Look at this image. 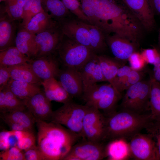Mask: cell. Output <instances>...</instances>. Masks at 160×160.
<instances>
[{"label":"cell","mask_w":160,"mask_h":160,"mask_svg":"<svg viewBox=\"0 0 160 160\" xmlns=\"http://www.w3.org/2000/svg\"><path fill=\"white\" fill-rule=\"evenodd\" d=\"M92 25L105 35L113 33L138 45L144 29L121 0H100Z\"/></svg>","instance_id":"1"},{"label":"cell","mask_w":160,"mask_h":160,"mask_svg":"<svg viewBox=\"0 0 160 160\" xmlns=\"http://www.w3.org/2000/svg\"><path fill=\"white\" fill-rule=\"evenodd\" d=\"M37 146L46 160H62L81 138L63 126L35 119Z\"/></svg>","instance_id":"2"},{"label":"cell","mask_w":160,"mask_h":160,"mask_svg":"<svg viewBox=\"0 0 160 160\" xmlns=\"http://www.w3.org/2000/svg\"><path fill=\"white\" fill-rule=\"evenodd\" d=\"M151 120L150 113L140 114L123 109L115 111L105 116L103 141L130 138L145 129Z\"/></svg>","instance_id":"3"},{"label":"cell","mask_w":160,"mask_h":160,"mask_svg":"<svg viewBox=\"0 0 160 160\" xmlns=\"http://www.w3.org/2000/svg\"><path fill=\"white\" fill-rule=\"evenodd\" d=\"M81 97L85 105L101 110L107 115L115 111L122 95L109 83L96 84L84 89Z\"/></svg>","instance_id":"4"},{"label":"cell","mask_w":160,"mask_h":160,"mask_svg":"<svg viewBox=\"0 0 160 160\" xmlns=\"http://www.w3.org/2000/svg\"><path fill=\"white\" fill-rule=\"evenodd\" d=\"M56 54L65 68L78 71L87 62L97 55L90 48L64 35Z\"/></svg>","instance_id":"5"},{"label":"cell","mask_w":160,"mask_h":160,"mask_svg":"<svg viewBox=\"0 0 160 160\" xmlns=\"http://www.w3.org/2000/svg\"><path fill=\"white\" fill-rule=\"evenodd\" d=\"M88 107L72 101L53 111L49 121L59 124L83 138V122Z\"/></svg>","instance_id":"6"},{"label":"cell","mask_w":160,"mask_h":160,"mask_svg":"<svg viewBox=\"0 0 160 160\" xmlns=\"http://www.w3.org/2000/svg\"><path fill=\"white\" fill-rule=\"evenodd\" d=\"M151 82L142 80L127 89L122 97L121 109L144 114L149 111Z\"/></svg>","instance_id":"7"},{"label":"cell","mask_w":160,"mask_h":160,"mask_svg":"<svg viewBox=\"0 0 160 160\" xmlns=\"http://www.w3.org/2000/svg\"><path fill=\"white\" fill-rule=\"evenodd\" d=\"M64 35L59 23L55 26L36 34L35 54L33 58L56 53Z\"/></svg>","instance_id":"8"},{"label":"cell","mask_w":160,"mask_h":160,"mask_svg":"<svg viewBox=\"0 0 160 160\" xmlns=\"http://www.w3.org/2000/svg\"><path fill=\"white\" fill-rule=\"evenodd\" d=\"M83 140L74 144L63 160H101L106 157V145Z\"/></svg>","instance_id":"9"},{"label":"cell","mask_w":160,"mask_h":160,"mask_svg":"<svg viewBox=\"0 0 160 160\" xmlns=\"http://www.w3.org/2000/svg\"><path fill=\"white\" fill-rule=\"evenodd\" d=\"M105 120V116L99 110L88 107L83 122V139L96 142L103 141Z\"/></svg>","instance_id":"10"},{"label":"cell","mask_w":160,"mask_h":160,"mask_svg":"<svg viewBox=\"0 0 160 160\" xmlns=\"http://www.w3.org/2000/svg\"><path fill=\"white\" fill-rule=\"evenodd\" d=\"M128 143L131 157L137 160H157L155 142L149 134H135Z\"/></svg>","instance_id":"11"},{"label":"cell","mask_w":160,"mask_h":160,"mask_svg":"<svg viewBox=\"0 0 160 160\" xmlns=\"http://www.w3.org/2000/svg\"><path fill=\"white\" fill-rule=\"evenodd\" d=\"M59 23L64 35L91 48L88 23L79 19L74 15L65 19Z\"/></svg>","instance_id":"12"},{"label":"cell","mask_w":160,"mask_h":160,"mask_svg":"<svg viewBox=\"0 0 160 160\" xmlns=\"http://www.w3.org/2000/svg\"><path fill=\"white\" fill-rule=\"evenodd\" d=\"M56 53L30 59L28 63L36 75L42 81L57 77L60 69Z\"/></svg>","instance_id":"13"},{"label":"cell","mask_w":160,"mask_h":160,"mask_svg":"<svg viewBox=\"0 0 160 160\" xmlns=\"http://www.w3.org/2000/svg\"><path fill=\"white\" fill-rule=\"evenodd\" d=\"M105 35L106 41L114 58L125 64L139 45L116 34Z\"/></svg>","instance_id":"14"},{"label":"cell","mask_w":160,"mask_h":160,"mask_svg":"<svg viewBox=\"0 0 160 160\" xmlns=\"http://www.w3.org/2000/svg\"><path fill=\"white\" fill-rule=\"evenodd\" d=\"M140 21L144 29L153 30L156 26L154 13L149 0H121Z\"/></svg>","instance_id":"15"},{"label":"cell","mask_w":160,"mask_h":160,"mask_svg":"<svg viewBox=\"0 0 160 160\" xmlns=\"http://www.w3.org/2000/svg\"><path fill=\"white\" fill-rule=\"evenodd\" d=\"M27 110L35 119L49 121L53 111L51 102L41 91L23 100Z\"/></svg>","instance_id":"16"},{"label":"cell","mask_w":160,"mask_h":160,"mask_svg":"<svg viewBox=\"0 0 160 160\" xmlns=\"http://www.w3.org/2000/svg\"><path fill=\"white\" fill-rule=\"evenodd\" d=\"M57 77L59 78L58 81L72 98L82 97L84 86L78 71L65 68L60 70Z\"/></svg>","instance_id":"17"},{"label":"cell","mask_w":160,"mask_h":160,"mask_svg":"<svg viewBox=\"0 0 160 160\" xmlns=\"http://www.w3.org/2000/svg\"><path fill=\"white\" fill-rule=\"evenodd\" d=\"M6 11L4 6L1 7L0 13V51L14 46L17 24Z\"/></svg>","instance_id":"18"},{"label":"cell","mask_w":160,"mask_h":160,"mask_svg":"<svg viewBox=\"0 0 160 160\" xmlns=\"http://www.w3.org/2000/svg\"><path fill=\"white\" fill-rule=\"evenodd\" d=\"M97 55L87 62L78 71L82 81L84 90L98 82L106 81L102 72Z\"/></svg>","instance_id":"19"},{"label":"cell","mask_w":160,"mask_h":160,"mask_svg":"<svg viewBox=\"0 0 160 160\" xmlns=\"http://www.w3.org/2000/svg\"><path fill=\"white\" fill-rule=\"evenodd\" d=\"M44 93L51 101H53L63 104L72 101V98L55 78L42 81Z\"/></svg>","instance_id":"20"},{"label":"cell","mask_w":160,"mask_h":160,"mask_svg":"<svg viewBox=\"0 0 160 160\" xmlns=\"http://www.w3.org/2000/svg\"><path fill=\"white\" fill-rule=\"evenodd\" d=\"M15 38V46L22 53L30 59L34 57L36 34L26 30L20 23Z\"/></svg>","instance_id":"21"},{"label":"cell","mask_w":160,"mask_h":160,"mask_svg":"<svg viewBox=\"0 0 160 160\" xmlns=\"http://www.w3.org/2000/svg\"><path fill=\"white\" fill-rule=\"evenodd\" d=\"M0 116L4 122H13L22 126L28 131L33 132L35 119L26 108L1 113Z\"/></svg>","instance_id":"22"},{"label":"cell","mask_w":160,"mask_h":160,"mask_svg":"<svg viewBox=\"0 0 160 160\" xmlns=\"http://www.w3.org/2000/svg\"><path fill=\"white\" fill-rule=\"evenodd\" d=\"M11 79L29 83L41 84L42 81L34 73L27 63L8 67Z\"/></svg>","instance_id":"23"},{"label":"cell","mask_w":160,"mask_h":160,"mask_svg":"<svg viewBox=\"0 0 160 160\" xmlns=\"http://www.w3.org/2000/svg\"><path fill=\"white\" fill-rule=\"evenodd\" d=\"M106 153L108 160H123L131 157L129 143L124 138L110 141L106 145Z\"/></svg>","instance_id":"24"},{"label":"cell","mask_w":160,"mask_h":160,"mask_svg":"<svg viewBox=\"0 0 160 160\" xmlns=\"http://www.w3.org/2000/svg\"><path fill=\"white\" fill-rule=\"evenodd\" d=\"M58 23L44 10L33 17L27 24L23 27L30 32L36 34Z\"/></svg>","instance_id":"25"},{"label":"cell","mask_w":160,"mask_h":160,"mask_svg":"<svg viewBox=\"0 0 160 160\" xmlns=\"http://www.w3.org/2000/svg\"><path fill=\"white\" fill-rule=\"evenodd\" d=\"M26 108L23 100L15 96L6 87L0 90V112L1 113Z\"/></svg>","instance_id":"26"},{"label":"cell","mask_w":160,"mask_h":160,"mask_svg":"<svg viewBox=\"0 0 160 160\" xmlns=\"http://www.w3.org/2000/svg\"><path fill=\"white\" fill-rule=\"evenodd\" d=\"M41 1L44 11L58 23L74 15L60 0H41Z\"/></svg>","instance_id":"27"},{"label":"cell","mask_w":160,"mask_h":160,"mask_svg":"<svg viewBox=\"0 0 160 160\" xmlns=\"http://www.w3.org/2000/svg\"><path fill=\"white\" fill-rule=\"evenodd\" d=\"M39 85L10 79L6 87L17 97L23 100L41 92Z\"/></svg>","instance_id":"28"},{"label":"cell","mask_w":160,"mask_h":160,"mask_svg":"<svg viewBox=\"0 0 160 160\" xmlns=\"http://www.w3.org/2000/svg\"><path fill=\"white\" fill-rule=\"evenodd\" d=\"M103 75L106 81L113 86V81L119 68L123 64L115 59L105 55H97Z\"/></svg>","instance_id":"29"},{"label":"cell","mask_w":160,"mask_h":160,"mask_svg":"<svg viewBox=\"0 0 160 160\" xmlns=\"http://www.w3.org/2000/svg\"><path fill=\"white\" fill-rule=\"evenodd\" d=\"M30 59L15 46L0 51V65L8 67L14 66L27 63Z\"/></svg>","instance_id":"30"},{"label":"cell","mask_w":160,"mask_h":160,"mask_svg":"<svg viewBox=\"0 0 160 160\" xmlns=\"http://www.w3.org/2000/svg\"><path fill=\"white\" fill-rule=\"evenodd\" d=\"M149 111L151 119L160 121V83L151 77Z\"/></svg>","instance_id":"31"},{"label":"cell","mask_w":160,"mask_h":160,"mask_svg":"<svg viewBox=\"0 0 160 160\" xmlns=\"http://www.w3.org/2000/svg\"><path fill=\"white\" fill-rule=\"evenodd\" d=\"M87 26L91 49L97 54L103 52L107 46L105 34L101 29L95 25L88 24Z\"/></svg>","instance_id":"32"},{"label":"cell","mask_w":160,"mask_h":160,"mask_svg":"<svg viewBox=\"0 0 160 160\" xmlns=\"http://www.w3.org/2000/svg\"><path fill=\"white\" fill-rule=\"evenodd\" d=\"M132 69L127 76L116 88V90L121 93L124 91L143 79L146 72Z\"/></svg>","instance_id":"33"},{"label":"cell","mask_w":160,"mask_h":160,"mask_svg":"<svg viewBox=\"0 0 160 160\" xmlns=\"http://www.w3.org/2000/svg\"><path fill=\"white\" fill-rule=\"evenodd\" d=\"M17 139L16 146L25 151L36 145L33 132L29 131H15Z\"/></svg>","instance_id":"34"},{"label":"cell","mask_w":160,"mask_h":160,"mask_svg":"<svg viewBox=\"0 0 160 160\" xmlns=\"http://www.w3.org/2000/svg\"><path fill=\"white\" fill-rule=\"evenodd\" d=\"M155 142L157 160H160V121L151 119L145 128Z\"/></svg>","instance_id":"35"},{"label":"cell","mask_w":160,"mask_h":160,"mask_svg":"<svg viewBox=\"0 0 160 160\" xmlns=\"http://www.w3.org/2000/svg\"><path fill=\"white\" fill-rule=\"evenodd\" d=\"M4 2L5 9L8 15L15 20H23V7L16 0H7Z\"/></svg>","instance_id":"36"},{"label":"cell","mask_w":160,"mask_h":160,"mask_svg":"<svg viewBox=\"0 0 160 160\" xmlns=\"http://www.w3.org/2000/svg\"><path fill=\"white\" fill-rule=\"evenodd\" d=\"M100 0H78L83 12L92 24Z\"/></svg>","instance_id":"37"},{"label":"cell","mask_w":160,"mask_h":160,"mask_svg":"<svg viewBox=\"0 0 160 160\" xmlns=\"http://www.w3.org/2000/svg\"><path fill=\"white\" fill-rule=\"evenodd\" d=\"M65 7L75 16L84 22L90 24L89 20L84 15L78 0H60Z\"/></svg>","instance_id":"38"},{"label":"cell","mask_w":160,"mask_h":160,"mask_svg":"<svg viewBox=\"0 0 160 160\" xmlns=\"http://www.w3.org/2000/svg\"><path fill=\"white\" fill-rule=\"evenodd\" d=\"M1 160H25L23 151L17 146L11 147L0 153Z\"/></svg>","instance_id":"39"},{"label":"cell","mask_w":160,"mask_h":160,"mask_svg":"<svg viewBox=\"0 0 160 160\" xmlns=\"http://www.w3.org/2000/svg\"><path fill=\"white\" fill-rule=\"evenodd\" d=\"M128 61L132 69L136 70L144 69L147 64L141 53L138 51L134 52L131 55Z\"/></svg>","instance_id":"40"},{"label":"cell","mask_w":160,"mask_h":160,"mask_svg":"<svg viewBox=\"0 0 160 160\" xmlns=\"http://www.w3.org/2000/svg\"><path fill=\"white\" fill-rule=\"evenodd\" d=\"M140 53L147 64L153 65L158 55L159 47H153L152 48L143 49Z\"/></svg>","instance_id":"41"},{"label":"cell","mask_w":160,"mask_h":160,"mask_svg":"<svg viewBox=\"0 0 160 160\" xmlns=\"http://www.w3.org/2000/svg\"><path fill=\"white\" fill-rule=\"evenodd\" d=\"M24 153L25 160H46L37 145L33 146Z\"/></svg>","instance_id":"42"},{"label":"cell","mask_w":160,"mask_h":160,"mask_svg":"<svg viewBox=\"0 0 160 160\" xmlns=\"http://www.w3.org/2000/svg\"><path fill=\"white\" fill-rule=\"evenodd\" d=\"M132 70V69L130 66L126 65L125 64L121 66L118 69L114 79L113 84V87L116 89L117 86L125 78Z\"/></svg>","instance_id":"43"},{"label":"cell","mask_w":160,"mask_h":160,"mask_svg":"<svg viewBox=\"0 0 160 160\" xmlns=\"http://www.w3.org/2000/svg\"><path fill=\"white\" fill-rule=\"evenodd\" d=\"M10 79L8 67L0 65V90L6 87Z\"/></svg>","instance_id":"44"},{"label":"cell","mask_w":160,"mask_h":160,"mask_svg":"<svg viewBox=\"0 0 160 160\" xmlns=\"http://www.w3.org/2000/svg\"><path fill=\"white\" fill-rule=\"evenodd\" d=\"M44 10L41 0H34L25 25L24 26L28 23L33 17Z\"/></svg>","instance_id":"45"},{"label":"cell","mask_w":160,"mask_h":160,"mask_svg":"<svg viewBox=\"0 0 160 160\" xmlns=\"http://www.w3.org/2000/svg\"><path fill=\"white\" fill-rule=\"evenodd\" d=\"M9 131H3L0 132V148L3 151L11 148L9 142Z\"/></svg>","instance_id":"46"},{"label":"cell","mask_w":160,"mask_h":160,"mask_svg":"<svg viewBox=\"0 0 160 160\" xmlns=\"http://www.w3.org/2000/svg\"><path fill=\"white\" fill-rule=\"evenodd\" d=\"M153 66V73L150 75V77L160 83V48L159 47L158 55Z\"/></svg>","instance_id":"47"},{"label":"cell","mask_w":160,"mask_h":160,"mask_svg":"<svg viewBox=\"0 0 160 160\" xmlns=\"http://www.w3.org/2000/svg\"><path fill=\"white\" fill-rule=\"evenodd\" d=\"M33 0H27L24 6L23 19L22 23H20V25L23 26L25 25Z\"/></svg>","instance_id":"48"},{"label":"cell","mask_w":160,"mask_h":160,"mask_svg":"<svg viewBox=\"0 0 160 160\" xmlns=\"http://www.w3.org/2000/svg\"><path fill=\"white\" fill-rule=\"evenodd\" d=\"M149 1L154 14L160 15V0H149Z\"/></svg>","instance_id":"49"},{"label":"cell","mask_w":160,"mask_h":160,"mask_svg":"<svg viewBox=\"0 0 160 160\" xmlns=\"http://www.w3.org/2000/svg\"><path fill=\"white\" fill-rule=\"evenodd\" d=\"M158 34V41L159 45V47L160 48V29H159V31Z\"/></svg>","instance_id":"50"},{"label":"cell","mask_w":160,"mask_h":160,"mask_svg":"<svg viewBox=\"0 0 160 160\" xmlns=\"http://www.w3.org/2000/svg\"><path fill=\"white\" fill-rule=\"evenodd\" d=\"M7 0H0V2H1L2 1H5Z\"/></svg>","instance_id":"51"}]
</instances>
